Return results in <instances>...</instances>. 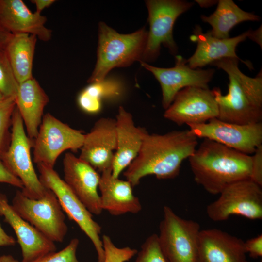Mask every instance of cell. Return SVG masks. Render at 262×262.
Instances as JSON below:
<instances>
[{"instance_id":"cell-3","label":"cell","mask_w":262,"mask_h":262,"mask_svg":"<svg viewBox=\"0 0 262 262\" xmlns=\"http://www.w3.org/2000/svg\"><path fill=\"white\" fill-rule=\"evenodd\" d=\"M236 58H224L211 65L223 69L229 79L228 92L223 95L220 89H213L218 105L217 117L224 122L239 124L262 122V72L252 78L243 74Z\"/></svg>"},{"instance_id":"cell-1","label":"cell","mask_w":262,"mask_h":262,"mask_svg":"<svg viewBox=\"0 0 262 262\" xmlns=\"http://www.w3.org/2000/svg\"><path fill=\"white\" fill-rule=\"evenodd\" d=\"M197 142L190 130L162 134L147 132L137 156L125 169L124 176L133 188L148 175L160 180L174 179L179 174L183 161L196 149Z\"/></svg>"},{"instance_id":"cell-27","label":"cell","mask_w":262,"mask_h":262,"mask_svg":"<svg viewBox=\"0 0 262 262\" xmlns=\"http://www.w3.org/2000/svg\"><path fill=\"white\" fill-rule=\"evenodd\" d=\"M82 91L94 99L102 103L103 99L115 100L122 95L121 84L114 79H106L103 81L89 83Z\"/></svg>"},{"instance_id":"cell-23","label":"cell","mask_w":262,"mask_h":262,"mask_svg":"<svg viewBox=\"0 0 262 262\" xmlns=\"http://www.w3.org/2000/svg\"><path fill=\"white\" fill-rule=\"evenodd\" d=\"M49 98L38 81L33 77L19 83L16 104L27 134L32 140L36 137L44 115V110Z\"/></svg>"},{"instance_id":"cell-5","label":"cell","mask_w":262,"mask_h":262,"mask_svg":"<svg viewBox=\"0 0 262 262\" xmlns=\"http://www.w3.org/2000/svg\"><path fill=\"white\" fill-rule=\"evenodd\" d=\"M199 223L178 215L169 206L163 208L158 241L167 262H198Z\"/></svg>"},{"instance_id":"cell-16","label":"cell","mask_w":262,"mask_h":262,"mask_svg":"<svg viewBox=\"0 0 262 262\" xmlns=\"http://www.w3.org/2000/svg\"><path fill=\"white\" fill-rule=\"evenodd\" d=\"M116 147L115 119L102 117L85 134L79 157L102 172L112 169Z\"/></svg>"},{"instance_id":"cell-17","label":"cell","mask_w":262,"mask_h":262,"mask_svg":"<svg viewBox=\"0 0 262 262\" xmlns=\"http://www.w3.org/2000/svg\"><path fill=\"white\" fill-rule=\"evenodd\" d=\"M0 215L14 230L22 252L21 262H31L55 252L54 242L21 218L10 204L6 195L0 193Z\"/></svg>"},{"instance_id":"cell-18","label":"cell","mask_w":262,"mask_h":262,"mask_svg":"<svg viewBox=\"0 0 262 262\" xmlns=\"http://www.w3.org/2000/svg\"><path fill=\"white\" fill-rule=\"evenodd\" d=\"M115 119L117 147L112 174L115 178H119L137 156L148 132L145 128L136 126L131 114L122 106L119 107Z\"/></svg>"},{"instance_id":"cell-10","label":"cell","mask_w":262,"mask_h":262,"mask_svg":"<svg viewBox=\"0 0 262 262\" xmlns=\"http://www.w3.org/2000/svg\"><path fill=\"white\" fill-rule=\"evenodd\" d=\"M85 135L82 131L46 113L33 142L34 163L53 168L58 157L64 151L76 152L81 148Z\"/></svg>"},{"instance_id":"cell-19","label":"cell","mask_w":262,"mask_h":262,"mask_svg":"<svg viewBox=\"0 0 262 262\" xmlns=\"http://www.w3.org/2000/svg\"><path fill=\"white\" fill-rule=\"evenodd\" d=\"M241 239L219 229H201L198 262H248Z\"/></svg>"},{"instance_id":"cell-41","label":"cell","mask_w":262,"mask_h":262,"mask_svg":"<svg viewBox=\"0 0 262 262\" xmlns=\"http://www.w3.org/2000/svg\"><path fill=\"white\" fill-rule=\"evenodd\" d=\"M5 98L4 96L0 93V101H1L2 100H3Z\"/></svg>"},{"instance_id":"cell-35","label":"cell","mask_w":262,"mask_h":262,"mask_svg":"<svg viewBox=\"0 0 262 262\" xmlns=\"http://www.w3.org/2000/svg\"><path fill=\"white\" fill-rule=\"evenodd\" d=\"M16 243L15 239L12 236L8 235L0 224V247L14 246Z\"/></svg>"},{"instance_id":"cell-37","label":"cell","mask_w":262,"mask_h":262,"mask_svg":"<svg viewBox=\"0 0 262 262\" xmlns=\"http://www.w3.org/2000/svg\"><path fill=\"white\" fill-rule=\"evenodd\" d=\"M36 7L35 12L41 14V12L47 7H49L56 0H33L31 1Z\"/></svg>"},{"instance_id":"cell-26","label":"cell","mask_w":262,"mask_h":262,"mask_svg":"<svg viewBox=\"0 0 262 262\" xmlns=\"http://www.w3.org/2000/svg\"><path fill=\"white\" fill-rule=\"evenodd\" d=\"M16 96L5 98L0 101V160L7 149L11 140L9 131L12 115L16 107Z\"/></svg>"},{"instance_id":"cell-32","label":"cell","mask_w":262,"mask_h":262,"mask_svg":"<svg viewBox=\"0 0 262 262\" xmlns=\"http://www.w3.org/2000/svg\"><path fill=\"white\" fill-rule=\"evenodd\" d=\"M262 186V145L259 146L251 156L250 179Z\"/></svg>"},{"instance_id":"cell-22","label":"cell","mask_w":262,"mask_h":262,"mask_svg":"<svg viewBox=\"0 0 262 262\" xmlns=\"http://www.w3.org/2000/svg\"><path fill=\"white\" fill-rule=\"evenodd\" d=\"M132 188L128 180L114 177L112 169L101 172L98 189L102 210L114 216L139 213L142 205L138 197L133 194Z\"/></svg>"},{"instance_id":"cell-7","label":"cell","mask_w":262,"mask_h":262,"mask_svg":"<svg viewBox=\"0 0 262 262\" xmlns=\"http://www.w3.org/2000/svg\"><path fill=\"white\" fill-rule=\"evenodd\" d=\"M11 205L21 218L47 238L54 242L64 241L68 227L61 204L50 190L49 189L46 195L38 199L29 198L17 190Z\"/></svg>"},{"instance_id":"cell-8","label":"cell","mask_w":262,"mask_h":262,"mask_svg":"<svg viewBox=\"0 0 262 262\" xmlns=\"http://www.w3.org/2000/svg\"><path fill=\"white\" fill-rule=\"evenodd\" d=\"M148 31L142 61L152 62L159 56L162 45L176 55L178 47L174 40L173 29L177 18L189 9L194 3L179 0H148Z\"/></svg>"},{"instance_id":"cell-6","label":"cell","mask_w":262,"mask_h":262,"mask_svg":"<svg viewBox=\"0 0 262 262\" xmlns=\"http://www.w3.org/2000/svg\"><path fill=\"white\" fill-rule=\"evenodd\" d=\"M33 142L25 133L23 120L16 106L12 115L10 143L1 160L21 181L22 193L29 198L38 199L49 189L41 183L34 168L31 155Z\"/></svg>"},{"instance_id":"cell-39","label":"cell","mask_w":262,"mask_h":262,"mask_svg":"<svg viewBox=\"0 0 262 262\" xmlns=\"http://www.w3.org/2000/svg\"><path fill=\"white\" fill-rule=\"evenodd\" d=\"M201 7H208L213 6V5L215 4L218 3L217 0H195Z\"/></svg>"},{"instance_id":"cell-31","label":"cell","mask_w":262,"mask_h":262,"mask_svg":"<svg viewBox=\"0 0 262 262\" xmlns=\"http://www.w3.org/2000/svg\"><path fill=\"white\" fill-rule=\"evenodd\" d=\"M79 244V240L73 238L61 250L48 254L31 262H81L76 256Z\"/></svg>"},{"instance_id":"cell-34","label":"cell","mask_w":262,"mask_h":262,"mask_svg":"<svg viewBox=\"0 0 262 262\" xmlns=\"http://www.w3.org/2000/svg\"><path fill=\"white\" fill-rule=\"evenodd\" d=\"M0 183H5L21 189L23 185L21 181L13 175L0 160Z\"/></svg>"},{"instance_id":"cell-28","label":"cell","mask_w":262,"mask_h":262,"mask_svg":"<svg viewBox=\"0 0 262 262\" xmlns=\"http://www.w3.org/2000/svg\"><path fill=\"white\" fill-rule=\"evenodd\" d=\"M18 85L5 50H0V93L5 98L16 96Z\"/></svg>"},{"instance_id":"cell-20","label":"cell","mask_w":262,"mask_h":262,"mask_svg":"<svg viewBox=\"0 0 262 262\" xmlns=\"http://www.w3.org/2000/svg\"><path fill=\"white\" fill-rule=\"evenodd\" d=\"M46 16L32 12L22 0H0V24L12 34L35 35L49 41L52 31L45 26Z\"/></svg>"},{"instance_id":"cell-9","label":"cell","mask_w":262,"mask_h":262,"mask_svg":"<svg viewBox=\"0 0 262 262\" xmlns=\"http://www.w3.org/2000/svg\"><path fill=\"white\" fill-rule=\"evenodd\" d=\"M39 178L43 185L52 191L68 218L74 221L89 238L98 255V262H103L104 252L100 235L101 227L92 214L75 195L53 168L38 164Z\"/></svg>"},{"instance_id":"cell-15","label":"cell","mask_w":262,"mask_h":262,"mask_svg":"<svg viewBox=\"0 0 262 262\" xmlns=\"http://www.w3.org/2000/svg\"><path fill=\"white\" fill-rule=\"evenodd\" d=\"M64 181L88 210L95 215L102 212L98 192L100 175L88 163L71 152L63 160Z\"/></svg>"},{"instance_id":"cell-33","label":"cell","mask_w":262,"mask_h":262,"mask_svg":"<svg viewBox=\"0 0 262 262\" xmlns=\"http://www.w3.org/2000/svg\"><path fill=\"white\" fill-rule=\"evenodd\" d=\"M246 252L252 258L262 257V234L244 241Z\"/></svg>"},{"instance_id":"cell-30","label":"cell","mask_w":262,"mask_h":262,"mask_svg":"<svg viewBox=\"0 0 262 262\" xmlns=\"http://www.w3.org/2000/svg\"><path fill=\"white\" fill-rule=\"evenodd\" d=\"M137 254L135 262H167L160 248L157 234L147 237Z\"/></svg>"},{"instance_id":"cell-14","label":"cell","mask_w":262,"mask_h":262,"mask_svg":"<svg viewBox=\"0 0 262 262\" xmlns=\"http://www.w3.org/2000/svg\"><path fill=\"white\" fill-rule=\"evenodd\" d=\"M139 62L159 82L162 93V104L165 110L172 103L176 94L184 88L194 86L208 88V83L214 72L213 69H193L180 55L175 56V65L171 68L158 67L142 61Z\"/></svg>"},{"instance_id":"cell-29","label":"cell","mask_w":262,"mask_h":262,"mask_svg":"<svg viewBox=\"0 0 262 262\" xmlns=\"http://www.w3.org/2000/svg\"><path fill=\"white\" fill-rule=\"evenodd\" d=\"M101 240L104 252L103 262H126L138 252L137 249L129 246L117 247L107 235H103Z\"/></svg>"},{"instance_id":"cell-2","label":"cell","mask_w":262,"mask_h":262,"mask_svg":"<svg viewBox=\"0 0 262 262\" xmlns=\"http://www.w3.org/2000/svg\"><path fill=\"white\" fill-rule=\"evenodd\" d=\"M189 161L196 182L212 195L250 179L251 156L211 140L204 139Z\"/></svg>"},{"instance_id":"cell-40","label":"cell","mask_w":262,"mask_h":262,"mask_svg":"<svg viewBox=\"0 0 262 262\" xmlns=\"http://www.w3.org/2000/svg\"><path fill=\"white\" fill-rule=\"evenodd\" d=\"M0 262H19L11 255H3L0 256Z\"/></svg>"},{"instance_id":"cell-38","label":"cell","mask_w":262,"mask_h":262,"mask_svg":"<svg viewBox=\"0 0 262 262\" xmlns=\"http://www.w3.org/2000/svg\"><path fill=\"white\" fill-rule=\"evenodd\" d=\"M249 38L257 43L262 47V26L257 30H251Z\"/></svg>"},{"instance_id":"cell-11","label":"cell","mask_w":262,"mask_h":262,"mask_svg":"<svg viewBox=\"0 0 262 262\" xmlns=\"http://www.w3.org/2000/svg\"><path fill=\"white\" fill-rule=\"evenodd\" d=\"M219 195L218 199L206 208L207 214L212 221H226L232 215L250 220L262 219V186L250 179L233 183Z\"/></svg>"},{"instance_id":"cell-25","label":"cell","mask_w":262,"mask_h":262,"mask_svg":"<svg viewBox=\"0 0 262 262\" xmlns=\"http://www.w3.org/2000/svg\"><path fill=\"white\" fill-rule=\"evenodd\" d=\"M215 11L210 16L202 15L201 18L212 28L209 32L219 39L229 38L230 31L237 24L244 21H259V16L240 8L232 0H220Z\"/></svg>"},{"instance_id":"cell-12","label":"cell","mask_w":262,"mask_h":262,"mask_svg":"<svg viewBox=\"0 0 262 262\" xmlns=\"http://www.w3.org/2000/svg\"><path fill=\"white\" fill-rule=\"evenodd\" d=\"M188 126L197 138L211 140L249 155L262 144V122L239 124L215 118L204 123Z\"/></svg>"},{"instance_id":"cell-21","label":"cell","mask_w":262,"mask_h":262,"mask_svg":"<svg viewBox=\"0 0 262 262\" xmlns=\"http://www.w3.org/2000/svg\"><path fill=\"white\" fill-rule=\"evenodd\" d=\"M251 31L234 37L219 39L212 35L209 31L203 33L199 26H196L190 39L196 43L197 47L194 54L186 60L187 65L193 69H199L224 58L240 60L236 53V47L249 37Z\"/></svg>"},{"instance_id":"cell-13","label":"cell","mask_w":262,"mask_h":262,"mask_svg":"<svg viewBox=\"0 0 262 262\" xmlns=\"http://www.w3.org/2000/svg\"><path fill=\"white\" fill-rule=\"evenodd\" d=\"M219 110L213 90L190 86L180 90L164 117L178 125L202 124L217 118Z\"/></svg>"},{"instance_id":"cell-4","label":"cell","mask_w":262,"mask_h":262,"mask_svg":"<svg viewBox=\"0 0 262 262\" xmlns=\"http://www.w3.org/2000/svg\"><path fill=\"white\" fill-rule=\"evenodd\" d=\"M147 34L145 27L133 33L121 34L100 22L97 62L88 82H101L113 68L142 61Z\"/></svg>"},{"instance_id":"cell-24","label":"cell","mask_w":262,"mask_h":262,"mask_svg":"<svg viewBox=\"0 0 262 262\" xmlns=\"http://www.w3.org/2000/svg\"><path fill=\"white\" fill-rule=\"evenodd\" d=\"M37 39L32 34H12L5 48L18 83L33 78L32 69Z\"/></svg>"},{"instance_id":"cell-36","label":"cell","mask_w":262,"mask_h":262,"mask_svg":"<svg viewBox=\"0 0 262 262\" xmlns=\"http://www.w3.org/2000/svg\"><path fill=\"white\" fill-rule=\"evenodd\" d=\"M12 35L0 24V50L5 49Z\"/></svg>"}]
</instances>
